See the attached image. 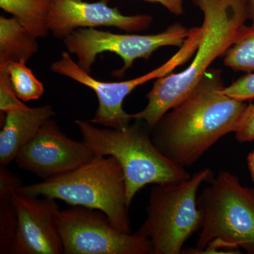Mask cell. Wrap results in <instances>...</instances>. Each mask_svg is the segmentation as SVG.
I'll return each instance as SVG.
<instances>
[{"mask_svg":"<svg viewBox=\"0 0 254 254\" xmlns=\"http://www.w3.org/2000/svg\"><path fill=\"white\" fill-rule=\"evenodd\" d=\"M225 87L221 70L209 68L187 98L160 119L150 136L164 155L186 168L234 131L247 104L225 95Z\"/></svg>","mask_w":254,"mask_h":254,"instance_id":"6da1fadb","label":"cell"},{"mask_svg":"<svg viewBox=\"0 0 254 254\" xmlns=\"http://www.w3.org/2000/svg\"><path fill=\"white\" fill-rule=\"evenodd\" d=\"M202 11L201 38L195 55L185 71L155 79L146 95L144 109L132 114L134 120L144 121L151 131L170 110L187 98L210 65L223 57L248 20L245 0H191Z\"/></svg>","mask_w":254,"mask_h":254,"instance_id":"7a4b0ae2","label":"cell"},{"mask_svg":"<svg viewBox=\"0 0 254 254\" xmlns=\"http://www.w3.org/2000/svg\"><path fill=\"white\" fill-rule=\"evenodd\" d=\"M137 121L122 129L99 128L87 120L75 121L83 141L95 155L113 156L123 167L128 207L136 193L147 185L180 183L191 177L185 168L159 150L139 120Z\"/></svg>","mask_w":254,"mask_h":254,"instance_id":"3957f363","label":"cell"},{"mask_svg":"<svg viewBox=\"0 0 254 254\" xmlns=\"http://www.w3.org/2000/svg\"><path fill=\"white\" fill-rule=\"evenodd\" d=\"M17 193L51 197L71 206L100 210L119 230L131 233L125 174L113 156L95 155L71 173L23 185Z\"/></svg>","mask_w":254,"mask_h":254,"instance_id":"277c9868","label":"cell"},{"mask_svg":"<svg viewBox=\"0 0 254 254\" xmlns=\"http://www.w3.org/2000/svg\"><path fill=\"white\" fill-rule=\"evenodd\" d=\"M208 183L198 198L201 232L196 248L189 250L218 254L220 249L235 252L242 248L254 254V189L227 171Z\"/></svg>","mask_w":254,"mask_h":254,"instance_id":"5b68a950","label":"cell"},{"mask_svg":"<svg viewBox=\"0 0 254 254\" xmlns=\"http://www.w3.org/2000/svg\"><path fill=\"white\" fill-rule=\"evenodd\" d=\"M212 174L210 169H203L187 181L152 187L146 219L136 232L149 239L153 254H181L187 241L200 228L197 193Z\"/></svg>","mask_w":254,"mask_h":254,"instance_id":"8992f818","label":"cell"},{"mask_svg":"<svg viewBox=\"0 0 254 254\" xmlns=\"http://www.w3.org/2000/svg\"><path fill=\"white\" fill-rule=\"evenodd\" d=\"M201 28L193 27L191 34L178 51L161 66L153 71L128 81L106 82L96 79L82 68L71 58L68 52H64L60 60L52 63L51 71L66 76L95 92L98 107L91 123L106 128L122 129L133 120L131 115L124 110L125 98L137 87L151 80L167 76L193 58L201 38Z\"/></svg>","mask_w":254,"mask_h":254,"instance_id":"52a82bcc","label":"cell"},{"mask_svg":"<svg viewBox=\"0 0 254 254\" xmlns=\"http://www.w3.org/2000/svg\"><path fill=\"white\" fill-rule=\"evenodd\" d=\"M193 28L176 23L163 32L152 35L119 34L95 28H78L63 42L68 53L77 57L78 64L88 73L91 72L98 55L104 53L118 55L124 65L113 73V76L121 78L136 60H148L156 50L164 47L181 48Z\"/></svg>","mask_w":254,"mask_h":254,"instance_id":"ba28073f","label":"cell"},{"mask_svg":"<svg viewBox=\"0 0 254 254\" xmlns=\"http://www.w3.org/2000/svg\"><path fill=\"white\" fill-rule=\"evenodd\" d=\"M57 225L64 254H152L149 239L114 226L100 210L71 206L59 210Z\"/></svg>","mask_w":254,"mask_h":254,"instance_id":"9c48e42d","label":"cell"},{"mask_svg":"<svg viewBox=\"0 0 254 254\" xmlns=\"http://www.w3.org/2000/svg\"><path fill=\"white\" fill-rule=\"evenodd\" d=\"M95 155L89 145L66 136L50 118L20 150L14 161L18 168L47 180L71 173Z\"/></svg>","mask_w":254,"mask_h":254,"instance_id":"30bf717a","label":"cell"},{"mask_svg":"<svg viewBox=\"0 0 254 254\" xmlns=\"http://www.w3.org/2000/svg\"><path fill=\"white\" fill-rule=\"evenodd\" d=\"M17 224L13 254H62L57 214V199L16 193L13 198Z\"/></svg>","mask_w":254,"mask_h":254,"instance_id":"8fae6325","label":"cell"},{"mask_svg":"<svg viewBox=\"0 0 254 254\" xmlns=\"http://www.w3.org/2000/svg\"><path fill=\"white\" fill-rule=\"evenodd\" d=\"M153 17L148 14L124 15L108 0L89 3L83 0H52L48 29L53 36L64 39L78 28L114 27L133 33L148 29Z\"/></svg>","mask_w":254,"mask_h":254,"instance_id":"7c38bea8","label":"cell"},{"mask_svg":"<svg viewBox=\"0 0 254 254\" xmlns=\"http://www.w3.org/2000/svg\"><path fill=\"white\" fill-rule=\"evenodd\" d=\"M4 114V124L0 131V166L7 167L56 113L50 105L37 108L25 105Z\"/></svg>","mask_w":254,"mask_h":254,"instance_id":"4fadbf2b","label":"cell"},{"mask_svg":"<svg viewBox=\"0 0 254 254\" xmlns=\"http://www.w3.org/2000/svg\"><path fill=\"white\" fill-rule=\"evenodd\" d=\"M38 38L14 17H0V66L12 62L27 63L39 50Z\"/></svg>","mask_w":254,"mask_h":254,"instance_id":"5bb4252c","label":"cell"},{"mask_svg":"<svg viewBox=\"0 0 254 254\" xmlns=\"http://www.w3.org/2000/svg\"><path fill=\"white\" fill-rule=\"evenodd\" d=\"M23 185L21 179L7 167L0 166V254H11L16 231L13 198Z\"/></svg>","mask_w":254,"mask_h":254,"instance_id":"9a60e30c","label":"cell"},{"mask_svg":"<svg viewBox=\"0 0 254 254\" xmlns=\"http://www.w3.org/2000/svg\"><path fill=\"white\" fill-rule=\"evenodd\" d=\"M52 0H0V8L12 15L26 31L37 38L48 34Z\"/></svg>","mask_w":254,"mask_h":254,"instance_id":"2e32d148","label":"cell"},{"mask_svg":"<svg viewBox=\"0 0 254 254\" xmlns=\"http://www.w3.org/2000/svg\"><path fill=\"white\" fill-rule=\"evenodd\" d=\"M224 64L235 71L254 72V25H243L223 56Z\"/></svg>","mask_w":254,"mask_h":254,"instance_id":"e0dca14e","label":"cell"},{"mask_svg":"<svg viewBox=\"0 0 254 254\" xmlns=\"http://www.w3.org/2000/svg\"><path fill=\"white\" fill-rule=\"evenodd\" d=\"M11 86L21 101L40 99L45 92L44 86L26 63L12 62L6 65Z\"/></svg>","mask_w":254,"mask_h":254,"instance_id":"ac0fdd59","label":"cell"},{"mask_svg":"<svg viewBox=\"0 0 254 254\" xmlns=\"http://www.w3.org/2000/svg\"><path fill=\"white\" fill-rule=\"evenodd\" d=\"M14 93L6 66H0V110L4 113L25 105Z\"/></svg>","mask_w":254,"mask_h":254,"instance_id":"d6986e66","label":"cell"},{"mask_svg":"<svg viewBox=\"0 0 254 254\" xmlns=\"http://www.w3.org/2000/svg\"><path fill=\"white\" fill-rule=\"evenodd\" d=\"M223 93L241 101L254 99V72L249 73L225 86Z\"/></svg>","mask_w":254,"mask_h":254,"instance_id":"ffe728a7","label":"cell"},{"mask_svg":"<svg viewBox=\"0 0 254 254\" xmlns=\"http://www.w3.org/2000/svg\"><path fill=\"white\" fill-rule=\"evenodd\" d=\"M235 137L240 143L254 140V103L247 105L234 129Z\"/></svg>","mask_w":254,"mask_h":254,"instance_id":"44dd1931","label":"cell"},{"mask_svg":"<svg viewBox=\"0 0 254 254\" xmlns=\"http://www.w3.org/2000/svg\"><path fill=\"white\" fill-rule=\"evenodd\" d=\"M150 3H158L168 9L171 14L181 16L185 12L184 1L185 0H141Z\"/></svg>","mask_w":254,"mask_h":254,"instance_id":"7402d4cb","label":"cell"},{"mask_svg":"<svg viewBox=\"0 0 254 254\" xmlns=\"http://www.w3.org/2000/svg\"><path fill=\"white\" fill-rule=\"evenodd\" d=\"M247 17L254 25V0H245Z\"/></svg>","mask_w":254,"mask_h":254,"instance_id":"603a6c76","label":"cell"},{"mask_svg":"<svg viewBox=\"0 0 254 254\" xmlns=\"http://www.w3.org/2000/svg\"><path fill=\"white\" fill-rule=\"evenodd\" d=\"M247 163H248L249 169H250L252 180L254 182V150L251 152L247 157Z\"/></svg>","mask_w":254,"mask_h":254,"instance_id":"cb8c5ba5","label":"cell"}]
</instances>
